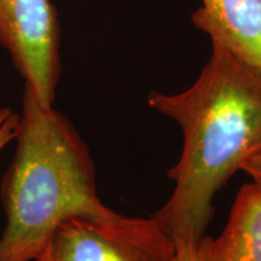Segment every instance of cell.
I'll return each mask as SVG.
<instances>
[{
	"label": "cell",
	"instance_id": "5b68a950",
	"mask_svg": "<svg viewBox=\"0 0 261 261\" xmlns=\"http://www.w3.org/2000/svg\"><path fill=\"white\" fill-rule=\"evenodd\" d=\"M191 22L261 73V0H201Z\"/></svg>",
	"mask_w": 261,
	"mask_h": 261
},
{
	"label": "cell",
	"instance_id": "52a82bcc",
	"mask_svg": "<svg viewBox=\"0 0 261 261\" xmlns=\"http://www.w3.org/2000/svg\"><path fill=\"white\" fill-rule=\"evenodd\" d=\"M212 237L204 236L200 240H174V261H212L211 256Z\"/></svg>",
	"mask_w": 261,
	"mask_h": 261
},
{
	"label": "cell",
	"instance_id": "9c48e42d",
	"mask_svg": "<svg viewBox=\"0 0 261 261\" xmlns=\"http://www.w3.org/2000/svg\"><path fill=\"white\" fill-rule=\"evenodd\" d=\"M242 171L246 172L254 184L261 189V151L244 163Z\"/></svg>",
	"mask_w": 261,
	"mask_h": 261
},
{
	"label": "cell",
	"instance_id": "277c9868",
	"mask_svg": "<svg viewBox=\"0 0 261 261\" xmlns=\"http://www.w3.org/2000/svg\"><path fill=\"white\" fill-rule=\"evenodd\" d=\"M0 46L38 102L54 106L61 77V25L51 0H0Z\"/></svg>",
	"mask_w": 261,
	"mask_h": 261
},
{
	"label": "cell",
	"instance_id": "7a4b0ae2",
	"mask_svg": "<svg viewBox=\"0 0 261 261\" xmlns=\"http://www.w3.org/2000/svg\"><path fill=\"white\" fill-rule=\"evenodd\" d=\"M15 140L0 184L6 219L0 261H34L64 221L114 213L98 195L92 156L79 132L27 87Z\"/></svg>",
	"mask_w": 261,
	"mask_h": 261
},
{
	"label": "cell",
	"instance_id": "3957f363",
	"mask_svg": "<svg viewBox=\"0 0 261 261\" xmlns=\"http://www.w3.org/2000/svg\"><path fill=\"white\" fill-rule=\"evenodd\" d=\"M175 244L154 218L76 217L52 233L34 261H174Z\"/></svg>",
	"mask_w": 261,
	"mask_h": 261
},
{
	"label": "cell",
	"instance_id": "8992f818",
	"mask_svg": "<svg viewBox=\"0 0 261 261\" xmlns=\"http://www.w3.org/2000/svg\"><path fill=\"white\" fill-rule=\"evenodd\" d=\"M212 261H261V189L242 185L220 236L211 242Z\"/></svg>",
	"mask_w": 261,
	"mask_h": 261
},
{
	"label": "cell",
	"instance_id": "ba28073f",
	"mask_svg": "<svg viewBox=\"0 0 261 261\" xmlns=\"http://www.w3.org/2000/svg\"><path fill=\"white\" fill-rule=\"evenodd\" d=\"M19 121V114L8 107L0 108V152L10 142L15 140Z\"/></svg>",
	"mask_w": 261,
	"mask_h": 261
},
{
	"label": "cell",
	"instance_id": "6da1fadb",
	"mask_svg": "<svg viewBox=\"0 0 261 261\" xmlns=\"http://www.w3.org/2000/svg\"><path fill=\"white\" fill-rule=\"evenodd\" d=\"M148 104L182 133L180 158L167 174L174 188L152 218L173 240H200L215 195L261 151V73L212 41L210 60L189 89L151 91Z\"/></svg>",
	"mask_w": 261,
	"mask_h": 261
}]
</instances>
